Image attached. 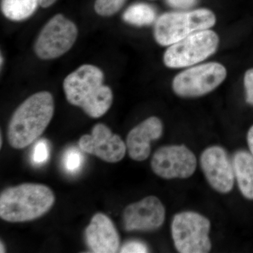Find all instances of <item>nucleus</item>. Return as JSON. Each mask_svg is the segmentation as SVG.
<instances>
[{
  "label": "nucleus",
  "mask_w": 253,
  "mask_h": 253,
  "mask_svg": "<svg viewBox=\"0 0 253 253\" xmlns=\"http://www.w3.org/2000/svg\"><path fill=\"white\" fill-rule=\"evenodd\" d=\"M104 75L94 65L84 64L68 75L63 81V90L69 104L78 106L89 117L104 116L113 104V95L104 85Z\"/></svg>",
  "instance_id": "1"
},
{
  "label": "nucleus",
  "mask_w": 253,
  "mask_h": 253,
  "mask_svg": "<svg viewBox=\"0 0 253 253\" xmlns=\"http://www.w3.org/2000/svg\"><path fill=\"white\" fill-rule=\"evenodd\" d=\"M54 113V101L49 91H40L25 100L14 111L7 128L11 147L23 149L41 137Z\"/></svg>",
  "instance_id": "2"
},
{
  "label": "nucleus",
  "mask_w": 253,
  "mask_h": 253,
  "mask_svg": "<svg viewBox=\"0 0 253 253\" xmlns=\"http://www.w3.org/2000/svg\"><path fill=\"white\" fill-rule=\"evenodd\" d=\"M54 192L43 184L24 183L4 189L0 195V217L9 222L35 220L49 212Z\"/></svg>",
  "instance_id": "3"
},
{
  "label": "nucleus",
  "mask_w": 253,
  "mask_h": 253,
  "mask_svg": "<svg viewBox=\"0 0 253 253\" xmlns=\"http://www.w3.org/2000/svg\"><path fill=\"white\" fill-rule=\"evenodd\" d=\"M215 23V16L207 9L166 13L156 21L154 38L160 45L170 46L196 32L212 28Z\"/></svg>",
  "instance_id": "4"
},
{
  "label": "nucleus",
  "mask_w": 253,
  "mask_h": 253,
  "mask_svg": "<svg viewBox=\"0 0 253 253\" xmlns=\"http://www.w3.org/2000/svg\"><path fill=\"white\" fill-rule=\"evenodd\" d=\"M211 221L198 212L186 211L173 218L171 231L176 251L181 253H209L212 248Z\"/></svg>",
  "instance_id": "5"
},
{
  "label": "nucleus",
  "mask_w": 253,
  "mask_h": 253,
  "mask_svg": "<svg viewBox=\"0 0 253 253\" xmlns=\"http://www.w3.org/2000/svg\"><path fill=\"white\" fill-rule=\"evenodd\" d=\"M219 38L214 31H200L168 48L163 56L168 68L189 67L204 61L215 52Z\"/></svg>",
  "instance_id": "6"
},
{
  "label": "nucleus",
  "mask_w": 253,
  "mask_h": 253,
  "mask_svg": "<svg viewBox=\"0 0 253 253\" xmlns=\"http://www.w3.org/2000/svg\"><path fill=\"white\" fill-rule=\"evenodd\" d=\"M78 34L77 26L73 21L56 14L42 29L35 43V52L43 60L59 58L72 48Z\"/></svg>",
  "instance_id": "7"
},
{
  "label": "nucleus",
  "mask_w": 253,
  "mask_h": 253,
  "mask_svg": "<svg viewBox=\"0 0 253 253\" xmlns=\"http://www.w3.org/2000/svg\"><path fill=\"white\" fill-rule=\"evenodd\" d=\"M226 77V68L220 63H205L178 74L173 81V90L182 97H198L214 90Z\"/></svg>",
  "instance_id": "8"
},
{
  "label": "nucleus",
  "mask_w": 253,
  "mask_h": 253,
  "mask_svg": "<svg viewBox=\"0 0 253 253\" xmlns=\"http://www.w3.org/2000/svg\"><path fill=\"white\" fill-rule=\"evenodd\" d=\"M151 166L155 174L163 179H186L196 171L197 160L184 145H169L155 152Z\"/></svg>",
  "instance_id": "9"
},
{
  "label": "nucleus",
  "mask_w": 253,
  "mask_h": 253,
  "mask_svg": "<svg viewBox=\"0 0 253 253\" xmlns=\"http://www.w3.org/2000/svg\"><path fill=\"white\" fill-rule=\"evenodd\" d=\"M78 144L83 152L107 163L122 161L126 152V143L121 136L113 134L109 126L101 123L95 125L91 134L82 136Z\"/></svg>",
  "instance_id": "10"
},
{
  "label": "nucleus",
  "mask_w": 253,
  "mask_h": 253,
  "mask_svg": "<svg viewBox=\"0 0 253 253\" xmlns=\"http://www.w3.org/2000/svg\"><path fill=\"white\" fill-rule=\"evenodd\" d=\"M200 164L210 185L220 194H228L234 187L233 161L225 150L213 146L204 150L200 158Z\"/></svg>",
  "instance_id": "11"
},
{
  "label": "nucleus",
  "mask_w": 253,
  "mask_h": 253,
  "mask_svg": "<svg viewBox=\"0 0 253 253\" xmlns=\"http://www.w3.org/2000/svg\"><path fill=\"white\" fill-rule=\"evenodd\" d=\"M166 219V208L161 200L149 196L129 205L123 214L126 231H153L159 229Z\"/></svg>",
  "instance_id": "12"
},
{
  "label": "nucleus",
  "mask_w": 253,
  "mask_h": 253,
  "mask_svg": "<svg viewBox=\"0 0 253 253\" xmlns=\"http://www.w3.org/2000/svg\"><path fill=\"white\" fill-rule=\"evenodd\" d=\"M88 248L95 253H117L121 246L119 234L113 221L103 213H96L86 228Z\"/></svg>",
  "instance_id": "13"
},
{
  "label": "nucleus",
  "mask_w": 253,
  "mask_h": 253,
  "mask_svg": "<svg viewBox=\"0 0 253 253\" xmlns=\"http://www.w3.org/2000/svg\"><path fill=\"white\" fill-rule=\"evenodd\" d=\"M163 123L157 117L152 116L134 126L126 139V151L131 159L144 161L151 154V142L162 136Z\"/></svg>",
  "instance_id": "14"
},
{
  "label": "nucleus",
  "mask_w": 253,
  "mask_h": 253,
  "mask_svg": "<svg viewBox=\"0 0 253 253\" xmlns=\"http://www.w3.org/2000/svg\"><path fill=\"white\" fill-rule=\"evenodd\" d=\"M234 174L240 191L246 199L253 200V157L244 151H237L233 158Z\"/></svg>",
  "instance_id": "15"
},
{
  "label": "nucleus",
  "mask_w": 253,
  "mask_h": 253,
  "mask_svg": "<svg viewBox=\"0 0 253 253\" xmlns=\"http://www.w3.org/2000/svg\"><path fill=\"white\" fill-rule=\"evenodd\" d=\"M39 4L40 0H2L1 9L8 19L21 21L31 17Z\"/></svg>",
  "instance_id": "16"
},
{
  "label": "nucleus",
  "mask_w": 253,
  "mask_h": 253,
  "mask_svg": "<svg viewBox=\"0 0 253 253\" xmlns=\"http://www.w3.org/2000/svg\"><path fill=\"white\" fill-rule=\"evenodd\" d=\"M156 11L152 6L144 3H136L127 8L123 15L126 23L136 26H149L156 20Z\"/></svg>",
  "instance_id": "17"
},
{
  "label": "nucleus",
  "mask_w": 253,
  "mask_h": 253,
  "mask_svg": "<svg viewBox=\"0 0 253 253\" xmlns=\"http://www.w3.org/2000/svg\"><path fill=\"white\" fill-rule=\"evenodd\" d=\"M81 151V149L73 147L66 151L63 156V163L66 172L73 174L81 170L84 163V156Z\"/></svg>",
  "instance_id": "18"
},
{
  "label": "nucleus",
  "mask_w": 253,
  "mask_h": 253,
  "mask_svg": "<svg viewBox=\"0 0 253 253\" xmlns=\"http://www.w3.org/2000/svg\"><path fill=\"white\" fill-rule=\"evenodd\" d=\"M126 0H96L94 10L101 16H111L120 11Z\"/></svg>",
  "instance_id": "19"
},
{
  "label": "nucleus",
  "mask_w": 253,
  "mask_h": 253,
  "mask_svg": "<svg viewBox=\"0 0 253 253\" xmlns=\"http://www.w3.org/2000/svg\"><path fill=\"white\" fill-rule=\"evenodd\" d=\"M49 145L46 139H40L37 141L33 152H32V161L36 166H42L47 162L49 158Z\"/></svg>",
  "instance_id": "20"
},
{
  "label": "nucleus",
  "mask_w": 253,
  "mask_h": 253,
  "mask_svg": "<svg viewBox=\"0 0 253 253\" xmlns=\"http://www.w3.org/2000/svg\"><path fill=\"white\" fill-rule=\"evenodd\" d=\"M120 252L122 253H144L149 252L147 246L140 241H131L126 243L121 248Z\"/></svg>",
  "instance_id": "21"
},
{
  "label": "nucleus",
  "mask_w": 253,
  "mask_h": 253,
  "mask_svg": "<svg viewBox=\"0 0 253 253\" xmlns=\"http://www.w3.org/2000/svg\"><path fill=\"white\" fill-rule=\"evenodd\" d=\"M244 85L246 91V101L249 104L253 105V69H250L246 73Z\"/></svg>",
  "instance_id": "22"
},
{
  "label": "nucleus",
  "mask_w": 253,
  "mask_h": 253,
  "mask_svg": "<svg viewBox=\"0 0 253 253\" xmlns=\"http://www.w3.org/2000/svg\"><path fill=\"white\" fill-rule=\"evenodd\" d=\"M198 0H167L168 4L175 9H186L192 7Z\"/></svg>",
  "instance_id": "23"
},
{
  "label": "nucleus",
  "mask_w": 253,
  "mask_h": 253,
  "mask_svg": "<svg viewBox=\"0 0 253 253\" xmlns=\"http://www.w3.org/2000/svg\"><path fill=\"white\" fill-rule=\"evenodd\" d=\"M247 139L250 150H251V155H252L253 157V126L249 129V133H248Z\"/></svg>",
  "instance_id": "24"
},
{
  "label": "nucleus",
  "mask_w": 253,
  "mask_h": 253,
  "mask_svg": "<svg viewBox=\"0 0 253 253\" xmlns=\"http://www.w3.org/2000/svg\"><path fill=\"white\" fill-rule=\"evenodd\" d=\"M57 0H40V5L43 8H48L54 4Z\"/></svg>",
  "instance_id": "25"
},
{
  "label": "nucleus",
  "mask_w": 253,
  "mask_h": 253,
  "mask_svg": "<svg viewBox=\"0 0 253 253\" xmlns=\"http://www.w3.org/2000/svg\"><path fill=\"white\" fill-rule=\"evenodd\" d=\"M0 247H1V249H0V253H5L4 245L3 244L2 241H1V244H0Z\"/></svg>",
  "instance_id": "26"
},
{
  "label": "nucleus",
  "mask_w": 253,
  "mask_h": 253,
  "mask_svg": "<svg viewBox=\"0 0 253 253\" xmlns=\"http://www.w3.org/2000/svg\"><path fill=\"white\" fill-rule=\"evenodd\" d=\"M0 139H1V142H0V146H1H1H2V136H1V137H0Z\"/></svg>",
  "instance_id": "27"
}]
</instances>
